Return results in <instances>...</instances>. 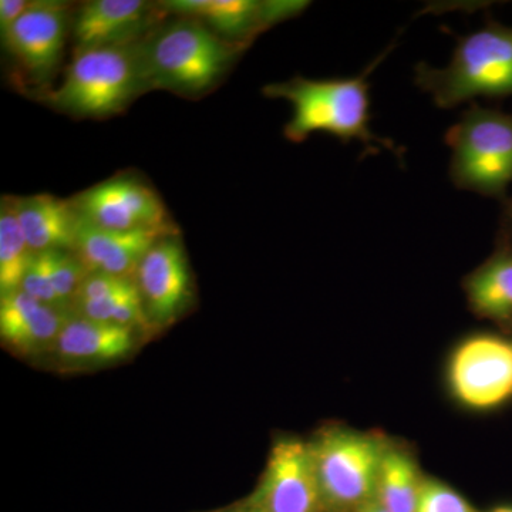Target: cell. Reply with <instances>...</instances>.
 Here are the masks:
<instances>
[{
  "label": "cell",
  "mask_w": 512,
  "mask_h": 512,
  "mask_svg": "<svg viewBox=\"0 0 512 512\" xmlns=\"http://www.w3.org/2000/svg\"><path fill=\"white\" fill-rule=\"evenodd\" d=\"M386 56L369 64L365 72L353 77L306 79L296 76L286 82L266 84L269 99L291 103L292 116L284 128L291 143H303L313 133H326L343 143L362 144L365 153L377 154L382 148L397 154L393 141L376 136L370 128L369 76Z\"/></svg>",
  "instance_id": "1"
},
{
  "label": "cell",
  "mask_w": 512,
  "mask_h": 512,
  "mask_svg": "<svg viewBox=\"0 0 512 512\" xmlns=\"http://www.w3.org/2000/svg\"><path fill=\"white\" fill-rule=\"evenodd\" d=\"M174 16L141 40L148 89L201 97L231 72L249 45L229 42L198 19Z\"/></svg>",
  "instance_id": "2"
},
{
  "label": "cell",
  "mask_w": 512,
  "mask_h": 512,
  "mask_svg": "<svg viewBox=\"0 0 512 512\" xmlns=\"http://www.w3.org/2000/svg\"><path fill=\"white\" fill-rule=\"evenodd\" d=\"M141 40L74 52L62 83L43 90L39 97L76 119H107L123 113L137 97L150 92Z\"/></svg>",
  "instance_id": "3"
},
{
  "label": "cell",
  "mask_w": 512,
  "mask_h": 512,
  "mask_svg": "<svg viewBox=\"0 0 512 512\" xmlns=\"http://www.w3.org/2000/svg\"><path fill=\"white\" fill-rule=\"evenodd\" d=\"M414 82L444 110L478 97H512V26L488 20L458 39L447 66L417 63Z\"/></svg>",
  "instance_id": "4"
},
{
  "label": "cell",
  "mask_w": 512,
  "mask_h": 512,
  "mask_svg": "<svg viewBox=\"0 0 512 512\" xmlns=\"http://www.w3.org/2000/svg\"><path fill=\"white\" fill-rule=\"evenodd\" d=\"M457 188L505 201L512 185V114L474 104L446 134Z\"/></svg>",
  "instance_id": "5"
},
{
  "label": "cell",
  "mask_w": 512,
  "mask_h": 512,
  "mask_svg": "<svg viewBox=\"0 0 512 512\" xmlns=\"http://www.w3.org/2000/svg\"><path fill=\"white\" fill-rule=\"evenodd\" d=\"M323 501L329 507L360 508L376 500L387 446L372 434L329 429L311 441Z\"/></svg>",
  "instance_id": "6"
},
{
  "label": "cell",
  "mask_w": 512,
  "mask_h": 512,
  "mask_svg": "<svg viewBox=\"0 0 512 512\" xmlns=\"http://www.w3.org/2000/svg\"><path fill=\"white\" fill-rule=\"evenodd\" d=\"M84 221L114 231H178L158 192L141 177L114 175L73 198Z\"/></svg>",
  "instance_id": "7"
},
{
  "label": "cell",
  "mask_w": 512,
  "mask_h": 512,
  "mask_svg": "<svg viewBox=\"0 0 512 512\" xmlns=\"http://www.w3.org/2000/svg\"><path fill=\"white\" fill-rule=\"evenodd\" d=\"M72 9L62 0H32L28 12L0 32L6 52L40 86H46L62 62L72 32Z\"/></svg>",
  "instance_id": "8"
},
{
  "label": "cell",
  "mask_w": 512,
  "mask_h": 512,
  "mask_svg": "<svg viewBox=\"0 0 512 512\" xmlns=\"http://www.w3.org/2000/svg\"><path fill=\"white\" fill-rule=\"evenodd\" d=\"M248 505L262 512H322L325 501L311 444L293 437L276 441Z\"/></svg>",
  "instance_id": "9"
},
{
  "label": "cell",
  "mask_w": 512,
  "mask_h": 512,
  "mask_svg": "<svg viewBox=\"0 0 512 512\" xmlns=\"http://www.w3.org/2000/svg\"><path fill=\"white\" fill-rule=\"evenodd\" d=\"M451 392L476 410L493 409L512 397V342L497 336L467 339L451 357Z\"/></svg>",
  "instance_id": "10"
},
{
  "label": "cell",
  "mask_w": 512,
  "mask_h": 512,
  "mask_svg": "<svg viewBox=\"0 0 512 512\" xmlns=\"http://www.w3.org/2000/svg\"><path fill=\"white\" fill-rule=\"evenodd\" d=\"M134 281L153 328L171 325L183 315L194 291L180 234L167 235L148 249L138 265Z\"/></svg>",
  "instance_id": "11"
},
{
  "label": "cell",
  "mask_w": 512,
  "mask_h": 512,
  "mask_svg": "<svg viewBox=\"0 0 512 512\" xmlns=\"http://www.w3.org/2000/svg\"><path fill=\"white\" fill-rule=\"evenodd\" d=\"M311 5L301 0H167L160 2L168 15L200 20L229 42H252L265 30L296 18Z\"/></svg>",
  "instance_id": "12"
},
{
  "label": "cell",
  "mask_w": 512,
  "mask_h": 512,
  "mask_svg": "<svg viewBox=\"0 0 512 512\" xmlns=\"http://www.w3.org/2000/svg\"><path fill=\"white\" fill-rule=\"evenodd\" d=\"M168 15L146 0H90L73 16L74 52L130 45L153 32Z\"/></svg>",
  "instance_id": "13"
},
{
  "label": "cell",
  "mask_w": 512,
  "mask_h": 512,
  "mask_svg": "<svg viewBox=\"0 0 512 512\" xmlns=\"http://www.w3.org/2000/svg\"><path fill=\"white\" fill-rule=\"evenodd\" d=\"M178 231H114L94 227L82 218L74 254L79 256L90 274L128 276L134 278L141 259L161 238Z\"/></svg>",
  "instance_id": "14"
},
{
  "label": "cell",
  "mask_w": 512,
  "mask_h": 512,
  "mask_svg": "<svg viewBox=\"0 0 512 512\" xmlns=\"http://www.w3.org/2000/svg\"><path fill=\"white\" fill-rule=\"evenodd\" d=\"M0 338L20 355L53 348L73 312L37 301L22 289L0 293Z\"/></svg>",
  "instance_id": "15"
},
{
  "label": "cell",
  "mask_w": 512,
  "mask_h": 512,
  "mask_svg": "<svg viewBox=\"0 0 512 512\" xmlns=\"http://www.w3.org/2000/svg\"><path fill=\"white\" fill-rule=\"evenodd\" d=\"M73 315L133 329H151L134 278L90 274L73 303Z\"/></svg>",
  "instance_id": "16"
},
{
  "label": "cell",
  "mask_w": 512,
  "mask_h": 512,
  "mask_svg": "<svg viewBox=\"0 0 512 512\" xmlns=\"http://www.w3.org/2000/svg\"><path fill=\"white\" fill-rule=\"evenodd\" d=\"M16 215L35 254L72 251L82 225V215L72 200L50 194L13 197Z\"/></svg>",
  "instance_id": "17"
},
{
  "label": "cell",
  "mask_w": 512,
  "mask_h": 512,
  "mask_svg": "<svg viewBox=\"0 0 512 512\" xmlns=\"http://www.w3.org/2000/svg\"><path fill=\"white\" fill-rule=\"evenodd\" d=\"M136 330L73 315L57 338L56 353L70 363L114 362L136 348Z\"/></svg>",
  "instance_id": "18"
},
{
  "label": "cell",
  "mask_w": 512,
  "mask_h": 512,
  "mask_svg": "<svg viewBox=\"0 0 512 512\" xmlns=\"http://www.w3.org/2000/svg\"><path fill=\"white\" fill-rule=\"evenodd\" d=\"M87 275L83 262L72 251L39 252L20 289L46 305L73 312L74 299Z\"/></svg>",
  "instance_id": "19"
},
{
  "label": "cell",
  "mask_w": 512,
  "mask_h": 512,
  "mask_svg": "<svg viewBox=\"0 0 512 512\" xmlns=\"http://www.w3.org/2000/svg\"><path fill=\"white\" fill-rule=\"evenodd\" d=\"M473 311L493 320L512 319V247L497 252L466 281Z\"/></svg>",
  "instance_id": "20"
},
{
  "label": "cell",
  "mask_w": 512,
  "mask_h": 512,
  "mask_svg": "<svg viewBox=\"0 0 512 512\" xmlns=\"http://www.w3.org/2000/svg\"><path fill=\"white\" fill-rule=\"evenodd\" d=\"M423 480L410 454L387 447L380 467L376 500L389 512H414Z\"/></svg>",
  "instance_id": "21"
},
{
  "label": "cell",
  "mask_w": 512,
  "mask_h": 512,
  "mask_svg": "<svg viewBox=\"0 0 512 512\" xmlns=\"http://www.w3.org/2000/svg\"><path fill=\"white\" fill-rule=\"evenodd\" d=\"M35 255L20 227L13 197H3L0 202V293L20 289Z\"/></svg>",
  "instance_id": "22"
},
{
  "label": "cell",
  "mask_w": 512,
  "mask_h": 512,
  "mask_svg": "<svg viewBox=\"0 0 512 512\" xmlns=\"http://www.w3.org/2000/svg\"><path fill=\"white\" fill-rule=\"evenodd\" d=\"M414 512H477L466 498L437 480L424 478Z\"/></svg>",
  "instance_id": "23"
},
{
  "label": "cell",
  "mask_w": 512,
  "mask_h": 512,
  "mask_svg": "<svg viewBox=\"0 0 512 512\" xmlns=\"http://www.w3.org/2000/svg\"><path fill=\"white\" fill-rule=\"evenodd\" d=\"M32 5V0H2L0 2V32L12 26L20 18L25 15Z\"/></svg>",
  "instance_id": "24"
},
{
  "label": "cell",
  "mask_w": 512,
  "mask_h": 512,
  "mask_svg": "<svg viewBox=\"0 0 512 512\" xmlns=\"http://www.w3.org/2000/svg\"><path fill=\"white\" fill-rule=\"evenodd\" d=\"M501 231L508 242H512V194L504 201L503 215H501Z\"/></svg>",
  "instance_id": "25"
},
{
  "label": "cell",
  "mask_w": 512,
  "mask_h": 512,
  "mask_svg": "<svg viewBox=\"0 0 512 512\" xmlns=\"http://www.w3.org/2000/svg\"><path fill=\"white\" fill-rule=\"evenodd\" d=\"M356 512H389L386 508L383 507L382 504L377 500H372L370 503L362 505V507L357 508Z\"/></svg>",
  "instance_id": "26"
},
{
  "label": "cell",
  "mask_w": 512,
  "mask_h": 512,
  "mask_svg": "<svg viewBox=\"0 0 512 512\" xmlns=\"http://www.w3.org/2000/svg\"><path fill=\"white\" fill-rule=\"evenodd\" d=\"M237 512H262V511L256 510V508L251 507V505L247 504V507L242 508V510H239Z\"/></svg>",
  "instance_id": "27"
},
{
  "label": "cell",
  "mask_w": 512,
  "mask_h": 512,
  "mask_svg": "<svg viewBox=\"0 0 512 512\" xmlns=\"http://www.w3.org/2000/svg\"><path fill=\"white\" fill-rule=\"evenodd\" d=\"M491 512H512V507H498Z\"/></svg>",
  "instance_id": "28"
}]
</instances>
